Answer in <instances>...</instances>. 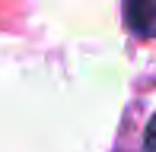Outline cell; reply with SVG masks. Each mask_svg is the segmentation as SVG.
Wrapping results in <instances>:
<instances>
[{
	"mask_svg": "<svg viewBox=\"0 0 156 152\" xmlns=\"http://www.w3.org/2000/svg\"><path fill=\"white\" fill-rule=\"evenodd\" d=\"M124 25L137 38H156V0H121Z\"/></svg>",
	"mask_w": 156,
	"mask_h": 152,
	"instance_id": "obj_1",
	"label": "cell"
},
{
	"mask_svg": "<svg viewBox=\"0 0 156 152\" xmlns=\"http://www.w3.org/2000/svg\"><path fill=\"white\" fill-rule=\"evenodd\" d=\"M144 152H156V114L150 117V124L144 130Z\"/></svg>",
	"mask_w": 156,
	"mask_h": 152,
	"instance_id": "obj_2",
	"label": "cell"
}]
</instances>
